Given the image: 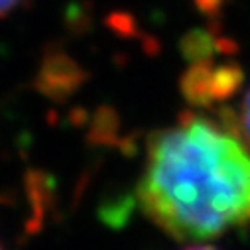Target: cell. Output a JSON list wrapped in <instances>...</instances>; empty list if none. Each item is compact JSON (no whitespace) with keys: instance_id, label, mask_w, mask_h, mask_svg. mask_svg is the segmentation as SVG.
Instances as JSON below:
<instances>
[{"instance_id":"1","label":"cell","mask_w":250,"mask_h":250,"mask_svg":"<svg viewBox=\"0 0 250 250\" xmlns=\"http://www.w3.org/2000/svg\"><path fill=\"white\" fill-rule=\"evenodd\" d=\"M142 211L181 242L250 225V148L223 124L185 112L148 142L138 183Z\"/></svg>"},{"instance_id":"2","label":"cell","mask_w":250,"mask_h":250,"mask_svg":"<svg viewBox=\"0 0 250 250\" xmlns=\"http://www.w3.org/2000/svg\"><path fill=\"white\" fill-rule=\"evenodd\" d=\"M242 81V73L236 67L225 65L213 69L207 63H197L183 79V93L187 99L207 103L227 99Z\"/></svg>"},{"instance_id":"3","label":"cell","mask_w":250,"mask_h":250,"mask_svg":"<svg viewBox=\"0 0 250 250\" xmlns=\"http://www.w3.org/2000/svg\"><path fill=\"white\" fill-rule=\"evenodd\" d=\"M238 132L242 134V140L246 142V146L250 148V91L246 93L240 110H238V124H236Z\"/></svg>"},{"instance_id":"4","label":"cell","mask_w":250,"mask_h":250,"mask_svg":"<svg viewBox=\"0 0 250 250\" xmlns=\"http://www.w3.org/2000/svg\"><path fill=\"white\" fill-rule=\"evenodd\" d=\"M20 4V0H0V16L8 14L10 10H14Z\"/></svg>"},{"instance_id":"5","label":"cell","mask_w":250,"mask_h":250,"mask_svg":"<svg viewBox=\"0 0 250 250\" xmlns=\"http://www.w3.org/2000/svg\"><path fill=\"white\" fill-rule=\"evenodd\" d=\"M195 2H197L203 10H215V8L221 4V0H195Z\"/></svg>"},{"instance_id":"6","label":"cell","mask_w":250,"mask_h":250,"mask_svg":"<svg viewBox=\"0 0 250 250\" xmlns=\"http://www.w3.org/2000/svg\"><path fill=\"white\" fill-rule=\"evenodd\" d=\"M185 250H215L211 246H191V248H185Z\"/></svg>"}]
</instances>
